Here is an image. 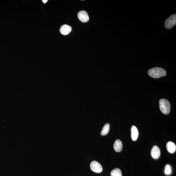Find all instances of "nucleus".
Listing matches in <instances>:
<instances>
[{
	"mask_svg": "<svg viewBox=\"0 0 176 176\" xmlns=\"http://www.w3.org/2000/svg\"><path fill=\"white\" fill-rule=\"evenodd\" d=\"M161 150L157 146H154L151 151V155L155 159H158L161 156Z\"/></svg>",
	"mask_w": 176,
	"mask_h": 176,
	"instance_id": "nucleus-6",
	"label": "nucleus"
},
{
	"mask_svg": "<svg viewBox=\"0 0 176 176\" xmlns=\"http://www.w3.org/2000/svg\"><path fill=\"white\" fill-rule=\"evenodd\" d=\"M42 1L45 4L48 1L47 0H43Z\"/></svg>",
	"mask_w": 176,
	"mask_h": 176,
	"instance_id": "nucleus-14",
	"label": "nucleus"
},
{
	"mask_svg": "<svg viewBox=\"0 0 176 176\" xmlns=\"http://www.w3.org/2000/svg\"><path fill=\"white\" fill-rule=\"evenodd\" d=\"M78 17L79 20L83 23L87 22L89 20V15L86 11L82 10L78 13Z\"/></svg>",
	"mask_w": 176,
	"mask_h": 176,
	"instance_id": "nucleus-5",
	"label": "nucleus"
},
{
	"mask_svg": "<svg viewBox=\"0 0 176 176\" xmlns=\"http://www.w3.org/2000/svg\"><path fill=\"white\" fill-rule=\"evenodd\" d=\"M114 150L116 152H120L123 148V144L122 142L119 139L117 140L114 142Z\"/></svg>",
	"mask_w": 176,
	"mask_h": 176,
	"instance_id": "nucleus-10",
	"label": "nucleus"
},
{
	"mask_svg": "<svg viewBox=\"0 0 176 176\" xmlns=\"http://www.w3.org/2000/svg\"><path fill=\"white\" fill-rule=\"evenodd\" d=\"M171 172V170L169 165H167L166 167L165 173L166 175H168Z\"/></svg>",
	"mask_w": 176,
	"mask_h": 176,
	"instance_id": "nucleus-13",
	"label": "nucleus"
},
{
	"mask_svg": "<svg viewBox=\"0 0 176 176\" xmlns=\"http://www.w3.org/2000/svg\"><path fill=\"white\" fill-rule=\"evenodd\" d=\"M111 176H122V171L119 169L115 168L112 170Z\"/></svg>",
	"mask_w": 176,
	"mask_h": 176,
	"instance_id": "nucleus-12",
	"label": "nucleus"
},
{
	"mask_svg": "<svg viewBox=\"0 0 176 176\" xmlns=\"http://www.w3.org/2000/svg\"><path fill=\"white\" fill-rule=\"evenodd\" d=\"M176 24V15L174 14L171 15L168 18L165 22V26L166 28L169 29L174 27Z\"/></svg>",
	"mask_w": 176,
	"mask_h": 176,
	"instance_id": "nucleus-3",
	"label": "nucleus"
},
{
	"mask_svg": "<svg viewBox=\"0 0 176 176\" xmlns=\"http://www.w3.org/2000/svg\"><path fill=\"white\" fill-rule=\"evenodd\" d=\"M110 130V124L109 123H107L104 126L102 130L101 134V135L104 136L106 135L109 133Z\"/></svg>",
	"mask_w": 176,
	"mask_h": 176,
	"instance_id": "nucleus-11",
	"label": "nucleus"
},
{
	"mask_svg": "<svg viewBox=\"0 0 176 176\" xmlns=\"http://www.w3.org/2000/svg\"><path fill=\"white\" fill-rule=\"evenodd\" d=\"M166 147L168 151L170 153H174L176 150V145L174 142L170 141L167 143Z\"/></svg>",
	"mask_w": 176,
	"mask_h": 176,
	"instance_id": "nucleus-9",
	"label": "nucleus"
},
{
	"mask_svg": "<svg viewBox=\"0 0 176 176\" xmlns=\"http://www.w3.org/2000/svg\"><path fill=\"white\" fill-rule=\"evenodd\" d=\"M148 75L154 78H158L166 76V71L163 68L160 67H155L151 68L148 71Z\"/></svg>",
	"mask_w": 176,
	"mask_h": 176,
	"instance_id": "nucleus-1",
	"label": "nucleus"
},
{
	"mask_svg": "<svg viewBox=\"0 0 176 176\" xmlns=\"http://www.w3.org/2000/svg\"><path fill=\"white\" fill-rule=\"evenodd\" d=\"M91 169L93 172L100 173L103 171V167L97 161H92L90 164Z\"/></svg>",
	"mask_w": 176,
	"mask_h": 176,
	"instance_id": "nucleus-4",
	"label": "nucleus"
},
{
	"mask_svg": "<svg viewBox=\"0 0 176 176\" xmlns=\"http://www.w3.org/2000/svg\"><path fill=\"white\" fill-rule=\"evenodd\" d=\"M131 137L133 141H136L138 138L139 132L137 128L135 126H132L131 129Z\"/></svg>",
	"mask_w": 176,
	"mask_h": 176,
	"instance_id": "nucleus-8",
	"label": "nucleus"
},
{
	"mask_svg": "<svg viewBox=\"0 0 176 176\" xmlns=\"http://www.w3.org/2000/svg\"><path fill=\"white\" fill-rule=\"evenodd\" d=\"M159 108L162 113L168 114L170 110V104L168 101L164 98L161 99L159 101Z\"/></svg>",
	"mask_w": 176,
	"mask_h": 176,
	"instance_id": "nucleus-2",
	"label": "nucleus"
},
{
	"mask_svg": "<svg viewBox=\"0 0 176 176\" xmlns=\"http://www.w3.org/2000/svg\"><path fill=\"white\" fill-rule=\"evenodd\" d=\"M72 28L70 26L67 24H64L60 27V32L61 34L64 35H68L71 32Z\"/></svg>",
	"mask_w": 176,
	"mask_h": 176,
	"instance_id": "nucleus-7",
	"label": "nucleus"
}]
</instances>
